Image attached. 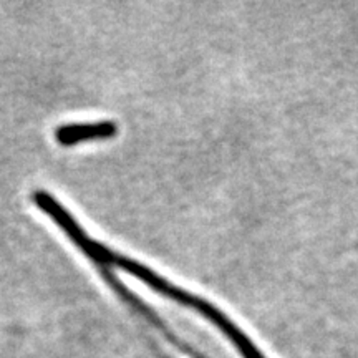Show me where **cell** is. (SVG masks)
<instances>
[{
    "mask_svg": "<svg viewBox=\"0 0 358 358\" xmlns=\"http://www.w3.org/2000/svg\"><path fill=\"white\" fill-rule=\"evenodd\" d=\"M118 133V124L111 120L98 123L62 124L55 129V140L62 146H75L85 141L108 140Z\"/></svg>",
    "mask_w": 358,
    "mask_h": 358,
    "instance_id": "7a4b0ae2",
    "label": "cell"
},
{
    "mask_svg": "<svg viewBox=\"0 0 358 358\" xmlns=\"http://www.w3.org/2000/svg\"><path fill=\"white\" fill-rule=\"evenodd\" d=\"M96 268L100 271L103 280H105L106 284L110 285L111 290H113V292L118 295V297L122 299V301L127 303V306L131 308L134 313H138V315H140L143 320L148 322V324H150L151 327H155V329L158 330L161 335H163V338L168 340V342L171 343L173 347H176L179 352L185 353V355L191 357V358H204L203 355H201V353L196 352L194 348L187 347L181 338L176 337V335L171 332V329H169V327L159 319L158 313H156L151 307H148L146 303L143 302L140 297H138V295H134L131 290H129L127 285H124L123 282L120 280L118 277L113 274V272H111L110 267H96Z\"/></svg>",
    "mask_w": 358,
    "mask_h": 358,
    "instance_id": "6da1fadb",
    "label": "cell"
}]
</instances>
